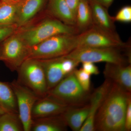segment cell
<instances>
[{"label": "cell", "mask_w": 131, "mask_h": 131, "mask_svg": "<svg viewBox=\"0 0 131 131\" xmlns=\"http://www.w3.org/2000/svg\"><path fill=\"white\" fill-rule=\"evenodd\" d=\"M112 84V82L105 79L103 83L90 95L88 116L80 131H95L94 122L95 116Z\"/></svg>", "instance_id": "obj_11"}, {"label": "cell", "mask_w": 131, "mask_h": 131, "mask_svg": "<svg viewBox=\"0 0 131 131\" xmlns=\"http://www.w3.org/2000/svg\"><path fill=\"white\" fill-rule=\"evenodd\" d=\"M130 49V42L121 47H78L66 56L79 63L90 62L128 65L131 64Z\"/></svg>", "instance_id": "obj_2"}, {"label": "cell", "mask_w": 131, "mask_h": 131, "mask_svg": "<svg viewBox=\"0 0 131 131\" xmlns=\"http://www.w3.org/2000/svg\"><path fill=\"white\" fill-rule=\"evenodd\" d=\"M47 0H20L18 3L16 25L24 26L39 12Z\"/></svg>", "instance_id": "obj_15"}, {"label": "cell", "mask_w": 131, "mask_h": 131, "mask_svg": "<svg viewBox=\"0 0 131 131\" xmlns=\"http://www.w3.org/2000/svg\"><path fill=\"white\" fill-rule=\"evenodd\" d=\"M0 107L7 112L18 114L16 98L9 83L0 81Z\"/></svg>", "instance_id": "obj_21"}, {"label": "cell", "mask_w": 131, "mask_h": 131, "mask_svg": "<svg viewBox=\"0 0 131 131\" xmlns=\"http://www.w3.org/2000/svg\"><path fill=\"white\" fill-rule=\"evenodd\" d=\"M94 1L99 3L108 9L112 5L114 0H94Z\"/></svg>", "instance_id": "obj_29"}, {"label": "cell", "mask_w": 131, "mask_h": 131, "mask_svg": "<svg viewBox=\"0 0 131 131\" xmlns=\"http://www.w3.org/2000/svg\"><path fill=\"white\" fill-rule=\"evenodd\" d=\"M131 93L113 83L95 116V131H125V117Z\"/></svg>", "instance_id": "obj_1"}, {"label": "cell", "mask_w": 131, "mask_h": 131, "mask_svg": "<svg viewBox=\"0 0 131 131\" xmlns=\"http://www.w3.org/2000/svg\"><path fill=\"white\" fill-rule=\"evenodd\" d=\"M65 1L76 18L77 12L80 0H65Z\"/></svg>", "instance_id": "obj_28"}, {"label": "cell", "mask_w": 131, "mask_h": 131, "mask_svg": "<svg viewBox=\"0 0 131 131\" xmlns=\"http://www.w3.org/2000/svg\"><path fill=\"white\" fill-rule=\"evenodd\" d=\"M75 22L76 27L80 34L88 30L93 25L89 2L80 0L76 15Z\"/></svg>", "instance_id": "obj_19"}, {"label": "cell", "mask_w": 131, "mask_h": 131, "mask_svg": "<svg viewBox=\"0 0 131 131\" xmlns=\"http://www.w3.org/2000/svg\"><path fill=\"white\" fill-rule=\"evenodd\" d=\"M115 21L122 23H130L131 21V6H126L119 10L114 17H113Z\"/></svg>", "instance_id": "obj_24"}, {"label": "cell", "mask_w": 131, "mask_h": 131, "mask_svg": "<svg viewBox=\"0 0 131 131\" xmlns=\"http://www.w3.org/2000/svg\"><path fill=\"white\" fill-rule=\"evenodd\" d=\"M49 8L55 18L67 25L75 26V17L65 0H49Z\"/></svg>", "instance_id": "obj_18"}, {"label": "cell", "mask_w": 131, "mask_h": 131, "mask_svg": "<svg viewBox=\"0 0 131 131\" xmlns=\"http://www.w3.org/2000/svg\"><path fill=\"white\" fill-rule=\"evenodd\" d=\"M69 107L47 95L35 102L32 111L33 120L62 114Z\"/></svg>", "instance_id": "obj_12"}, {"label": "cell", "mask_w": 131, "mask_h": 131, "mask_svg": "<svg viewBox=\"0 0 131 131\" xmlns=\"http://www.w3.org/2000/svg\"><path fill=\"white\" fill-rule=\"evenodd\" d=\"M14 1H20V0H14Z\"/></svg>", "instance_id": "obj_32"}, {"label": "cell", "mask_w": 131, "mask_h": 131, "mask_svg": "<svg viewBox=\"0 0 131 131\" xmlns=\"http://www.w3.org/2000/svg\"><path fill=\"white\" fill-rule=\"evenodd\" d=\"M17 81L28 88L39 97L47 95L46 77L42 64L38 59H27L17 70Z\"/></svg>", "instance_id": "obj_6"}, {"label": "cell", "mask_w": 131, "mask_h": 131, "mask_svg": "<svg viewBox=\"0 0 131 131\" xmlns=\"http://www.w3.org/2000/svg\"><path fill=\"white\" fill-rule=\"evenodd\" d=\"M17 27L16 25L0 26V42L4 41L9 36L14 34Z\"/></svg>", "instance_id": "obj_25"}, {"label": "cell", "mask_w": 131, "mask_h": 131, "mask_svg": "<svg viewBox=\"0 0 131 131\" xmlns=\"http://www.w3.org/2000/svg\"><path fill=\"white\" fill-rule=\"evenodd\" d=\"M89 111V103L78 107H68L62 114L68 127L72 130L80 131L86 120Z\"/></svg>", "instance_id": "obj_16"}, {"label": "cell", "mask_w": 131, "mask_h": 131, "mask_svg": "<svg viewBox=\"0 0 131 131\" xmlns=\"http://www.w3.org/2000/svg\"><path fill=\"white\" fill-rule=\"evenodd\" d=\"M82 68L90 75H97L100 73V71L98 67L93 63L90 62L82 63Z\"/></svg>", "instance_id": "obj_26"}, {"label": "cell", "mask_w": 131, "mask_h": 131, "mask_svg": "<svg viewBox=\"0 0 131 131\" xmlns=\"http://www.w3.org/2000/svg\"><path fill=\"white\" fill-rule=\"evenodd\" d=\"M68 127L62 114L33 120L31 131H64Z\"/></svg>", "instance_id": "obj_17"}, {"label": "cell", "mask_w": 131, "mask_h": 131, "mask_svg": "<svg viewBox=\"0 0 131 131\" xmlns=\"http://www.w3.org/2000/svg\"><path fill=\"white\" fill-rule=\"evenodd\" d=\"M94 25L113 34H118L115 21L110 16L107 8L94 0H90Z\"/></svg>", "instance_id": "obj_14"}, {"label": "cell", "mask_w": 131, "mask_h": 131, "mask_svg": "<svg viewBox=\"0 0 131 131\" xmlns=\"http://www.w3.org/2000/svg\"><path fill=\"white\" fill-rule=\"evenodd\" d=\"M0 115H1V114H0Z\"/></svg>", "instance_id": "obj_34"}, {"label": "cell", "mask_w": 131, "mask_h": 131, "mask_svg": "<svg viewBox=\"0 0 131 131\" xmlns=\"http://www.w3.org/2000/svg\"><path fill=\"white\" fill-rule=\"evenodd\" d=\"M47 95L69 106L78 107L89 103L91 94L82 88L73 72L48 91Z\"/></svg>", "instance_id": "obj_5"}, {"label": "cell", "mask_w": 131, "mask_h": 131, "mask_svg": "<svg viewBox=\"0 0 131 131\" xmlns=\"http://www.w3.org/2000/svg\"><path fill=\"white\" fill-rule=\"evenodd\" d=\"M9 84L16 97L19 116L24 131H31L33 122V107L40 97L18 81H14Z\"/></svg>", "instance_id": "obj_9"}, {"label": "cell", "mask_w": 131, "mask_h": 131, "mask_svg": "<svg viewBox=\"0 0 131 131\" xmlns=\"http://www.w3.org/2000/svg\"><path fill=\"white\" fill-rule=\"evenodd\" d=\"M78 35L58 34L28 47L27 59L42 60L66 56L78 47Z\"/></svg>", "instance_id": "obj_3"}, {"label": "cell", "mask_w": 131, "mask_h": 131, "mask_svg": "<svg viewBox=\"0 0 131 131\" xmlns=\"http://www.w3.org/2000/svg\"><path fill=\"white\" fill-rule=\"evenodd\" d=\"M131 130V98L129 99L126 113L125 121V131Z\"/></svg>", "instance_id": "obj_27"}, {"label": "cell", "mask_w": 131, "mask_h": 131, "mask_svg": "<svg viewBox=\"0 0 131 131\" xmlns=\"http://www.w3.org/2000/svg\"><path fill=\"white\" fill-rule=\"evenodd\" d=\"M1 46H0V56H1Z\"/></svg>", "instance_id": "obj_31"}, {"label": "cell", "mask_w": 131, "mask_h": 131, "mask_svg": "<svg viewBox=\"0 0 131 131\" xmlns=\"http://www.w3.org/2000/svg\"><path fill=\"white\" fill-rule=\"evenodd\" d=\"M86 1H88L89 2L90 0H86Z\"/></svg>", "instance_id": "obj_33"}, {"label": "cell", "mask_w": 131, "mask_h": 131, "mask_svg": "<svg viewBox=\"0 0 131 131\" xmlns=\"http://www.w3.org/2000/svg\"><path fill=\"white\" fill-rule=\"evenodd\" d=\"M24 131L18 114L6 112L0 115V131Z\"/></svg>", "instance_id": "obj_22"}, {"label": "cell", "mask_w": 131, "mask_h": 131, "mask_svg": "<svg viewBox=\"0 0 131 131\" xmlns=\"http://www.w3.org/2000/svg\"><path fill=\"white\" fill-rule=\"evenodd\" d=\"M103 73L105 79L131 93V64L122 65L106 63Z\"/></svg>", "instance_id": "obj_13"}, {"label": "cell", "mask_w": 131, "mask_h": 131, "mask_svg": "<svg viewBox=\"0 0 131 131\" xmlns=\"http://www.w3.org/2000/svg\"><path fill=\"white\" fill-rule=\"evenodd\" d=\"M39 60L44 70L48 91L73 73L80 64L66 56Z\"/></svg>", "instance_id": "obj_7"}, {"label": "cell", "mask_w": 131, "mask_h": 131, "mask_svg": "<svg viewBox=\"0 0 131 131\" xmlns=\"http://www.w3.org/2000/svg\"><path fill=\"white\" fill-rule=\"evenodd\" d=\"M7 112L6 111H5L3 108L0 107V114H3L4 113Z\"/></svg>", "instance_id": "obj_30"}, {"label": "cell", "mask_w": 131, "mask_h": 131, "mask_svg": "<svg viewBox=\"0 0 131 131\" xmlns=\"http://www.w3.org/2000/svg\"><path fill=\"white\" fill-rule=\"evenodd\" d=\"M77 80L82 88L85 91H90L91 88L90 75L82 69H76L74 72Z\"/></svg>", "instance_id": "obj_23"}, {"label": "cell", "mask_w": 131, "mask_h": 131, "mask_svg": "<svg viewBox=\"0 0 131 131\" xmlns=\"http://www.w3.org/2000/svg\"><path fill=\"white\" fill-rule=\"evenodd\" d=\"M17 34L27 47H32L49 38L60 34H78L75 26L63 23L56 18H49L32 27L27 28Z\"/></svg>", "instance_id": "obj_4"}, {"label": "cell", "mask_w": 131, "mask_h": 131, "mask_svg": "<svg viewBox=\"0 0 131 131\" xmlns=\"http://www.w3.org/2000/svg\"><path fill=\"white\" fill-rule=\"evenodd\" d=\"M127 43L123 42L118 34L110 33L93 25L88 30L79 34L78 47H121Z\"/></svg>", "instance_id": "obj_10"}, {"label": "cell", "mask_w": 131, "mask_h": 131, "mask_svg": "<svg viewBox=\"0 0 131 131\" xmlns=\"http://www.w3.org/2000/svg\"><path fill=\"white\" fill-rule=\"evenodd\" d=\"M18 2L14 0L0 1V26L16 25Z\"/></svg>", "instance_id": "obj_20"}, {"label": "cell", "mask_w": 131, "mask_h": 131, "mask_svg": "<svg viewBox=\"0 0 131 131\" xmlns=\"http://www.w3.org/2000/svg\"><path fill=\"white\" fill-rule=\"evenodd\" d=\"M1 46L0 60L3 61L12 71L18 70L27 59L28 47L17 33L3 41Z\"/></svg>", "instance_id": "obj_8"}]
</instances>
